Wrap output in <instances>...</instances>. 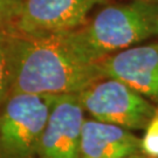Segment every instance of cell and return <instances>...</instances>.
Wrapping results in <instances>:
<instances>
[{"label": "cell", "mask_w": 158, "mask_h": 158, "mask_svg": "<svg viewBox=\"0 0 158 158\" xmlns=\"http://www.w3.org/2000/svg\"><path fill=\"white\" fill-rule=\"evenodd\" d=\"M10 49L11 94H79L104 77L97 63L80 60L60 34H23L11 29Z\"/></svg>", "instance_id": "6da1fadb"}, {"label": "cell", "mask_w": 158, "mask_h": 158, "mask_svg": "<svg viewBox=\"0 0 158 158\" xmlns=\"http://www.w3.org/2000/svg\"><path fill=\"white\" fill-rule=\"evenodd\" d=\"M156 34L158 1L131 0L106 6L80 27L60 35L80 60L97 63Z\"/></svg>", "instance_id": "7a4b0ae2"}, {"label": "cell", "mask_w": 158, "mask_h": 158, "mask_svg": "<svg viewBox=\"0 0 158 158\" xmlns=\"http://www.w3.org/2000/svg\"><path fill=\"white\" fill-rule=\"evenodd\" d=\"M55 95L11 94L0 107V158H35Z\"/></svg>", "instance_id": "3957f363"}, {"label": "cell", "mask_w": 158, "mask_h": 158, "mask_svg": "<svg viewBox=\"0 0 158 158\" xmlns=\"http://www.w3.org/2000/svg\"><path fill=\"white\" fill-rule=\"evenodd\" d=\"M80 101L91 118L144 130L156 114L157 106L145 96L113 77H101L79 93Z\"/></svg>", "instance_id": "277c9868"}, {"label": "cell", "mask_w": 158, "mask_h": 158, "mask_svg": "<svg viewBox=\"0 0 158 158\" xmlns=\"http://www.w3.org/2000/svg\"><path fill=\"white\" fill-rule=\"evenodd\" d=\"M107 0H19L11 29L23 34H60L80 27Z\"/></svg>", "instance_id": "5b68a950"}, {"label": "cell", "mask_w": 158, "mask_h": 158, "mask_svg": "<svg viewBox=\"0 0 158 158\" xmlns=\"http://www.w3.org/2000/svg\"><path fill=\"white\" fill-rule=\"evenodd\" d=\"M85 114L79 94L55 95L35 158H80Z\"/></svg>", "instance_id": "8992f818"}, {"label": "cell", "mask_w": 158, "mask_h": 158, "mask_svg": "<svg viewBox=\"0 0 158 158\" xmlns=\"http://www.w3.org/2000/svg\"><path fill=\"white\" fill-rule=\"evenodd\" d=\"M97 64L103 76L124 82L158 106V42L125 48Z\"/></svg>", "instance_id": "52a82bcc"}, {"label": "cell", "mask_w": 158, "mask_h": 158, "mask_svg": "<svg viewBox=\"0 0 158 158\" xmlns=\"http://www.w3.org/2000/svg\"><path fill=\"white\" fill-rule=\"evenodd\" d=\"M141 152V139L116 124L85 118L82 125L80 158H125Z\"/></svg>", "instance_id": "ba28073f"}, {"label": "cell", "mask_w": 158, "mask_h": 158, "mask_svg": "<svg viewBox=\"0 0 158 158\" xmlns=\"http://www.w3.org/2000/svg\"><path fill=\"white\" fill-rule=\"evenodd\" d=\"M11 29H0V107L12 90V63L10 49Z\"/></svg>", "instance_id": "9c48e42d"}, {"label": "cell", "mask_w": 158, "mask_h": 158, "mask_svg": "<svg viewBox=\"0 0 158 158\" xmlns=\"http://www.w3.org/2000/svg\"><path fill=\"white\" fill-rule=\"evenodd\" d=\"M141 139V152L150 158H158V106L156 114L145 128Z\"/></svg>", "instance_id": "30bf717a"}, {"label": "cell", "mask_w": 158, "mask_h": 158, "mask_svg": "<svg viewBox=\"0 0 158 158\" xmlns=\"http://www.w3.org/2000/svg\"><path fill=\"white\" fill-rule=\"evenodd\" d=\"M19 0H0V29L11 28Z\"/></svg>", "instance_id": "8fae6325"}, {"label": "cell", "mask_w": 158, "mask_h": 158, "mask_svg": "<svg viewBox=\"0 0 158 158\" xmlns=\"http://www.w3.org/2000/svg\"><path fill=\"white\" fill-rule=\"evenodd\" d=\"M125 158H147L144 155H141V153H136V155H132V156H129V157Z\"/></svg>", "instance_id": "7c38bea8"}, {"label": "cell", "mask_w": 158, "mask_h": 158, "mask_svg": "<svg viewBox=\"0 0 158 158\" xmlns=\"http://www.w3.org/2000/svg\"><path fill=\"white\" fill-rule=\"evenodd\" d=\"M152 1H158V0H152Z\"/></svg>", "instance_id": "4fadbf2b"}]
</instances>
